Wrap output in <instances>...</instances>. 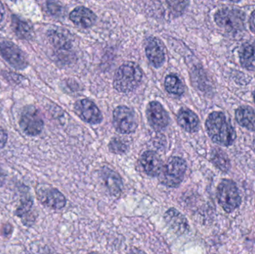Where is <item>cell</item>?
<instances>
[{
    "mask_svg": "<svg viewBox=\"0 0 255 254\" xmlns=\"http://www.w3.org/2000/svg\"><path fill=\"white\" fill-rule=\"evenodd\" d=\"M205 126L211 140L220 146H232L236 139L235 129L222 112L211 113L207 119Z\"/></svg>",
    "mask_w": 255,
    "mask_h": 254,
    "instance_id": "obj_1",
    "label": "cell"
},
{
    "mask_svg": "<svg viewBox=\"0 0 255 254\" xmlns=\"http://www.w3.org/2000/svg\"><path fill=\"white\" fill-rule=\"evenodd\" d=\"M142 79V72L136 63H124L115 73L114 86L120 92H131L136 89Z\"/></svg>",
    "mask_w": 255,
    "mask_h": 254,
    "instance_id": "obj_2",
    "label": "cell"
},
{
    "mask_svg": "<svg viewBox=\"0 0 255 254\" xmlns=\"http://www.w3.org/2000/svg\"><path fill=\"white\" fill-rule=\"evenodd\" d=\"M187 171V163L179 157H172L163 166L159 177L160 181L167 187L175 188L179 186L184 180Z\"/></svg>",
    "mask_w": 255,
    "mask_h": 254,
    "instance_id": "obj_3",
    "label": "cell"
},
{
    "mask_svg": "<svg viewBox=\"0 0 255 254\" xmlns=\"http://www.w3.org/2000/svg\"><path fill=\"white\" fill-rule=\"evenodd\" d=\"M217 197L219 204L226 213H232L241 206L239 189L233 180L223 179L217 187Z\"/></svg>",
    "mask_w": 255,
    "mask_h": 254,
    "instance_id": "obj_4",
    "label": "cell"
},
{
    "mask_svg": "<svg viewBox=\"0 0 255 254\" xmlns=\"http://www.w3.org/2000/svg\"><path fill=\"white\" fill-rule=\"evenodd\" d=\"M246 15L240 9L223 7L214 15L216 23L230 32H238L245 28Z\"/></svg>",
    "mask_w": 255,
    "mask_h": 254,
    "instance_id": "obj_5",
    "label": "cell"
},
{
    "mask_svg": "<svg viewBox=\"0 0 255 254\" xmlns=\"http://www.w3.org/2000/svg\"><path fill=\"white\" fill-rule=\"evenodd\" d=\"M113 125L116 131L121 134H131L137 128L136 113L130 107L119 106L114 110Z\"/></svg>",
    "mask_w": 255,
    "mask_h": 254,
    "instance_id": "obj_6",
    "label": "cell"
},
{
    "mask_svg": "<svg viewBox=\"0 0 255 254\" xmlns=\"http://www.w3.org/2000/svg\"><path fill=\"white\" fill-rule=\"evenodd\" d=\"M37 197L39 201L43 205L54 210H61L64 208L67 204L64 195L56 188L52 187L48 185H40L37 186Z\"/></svg>",
    "mask_w": 255,
    "mask_h": 254,
    "instance_id": "obj_7",
    "label": "cell"
},
{
    "mask_svg": "<svg viewBox=\"0 0 255 254\" xmlns=\"http://www.w3.org/2000/svg\"><path fill=\"white\" fill-rule=\"evenodd\" d=\"M0 53L2 58L16 70H22L28 67V61L23 52L12 42H1Z\"/></svg>",
    "mask_w": 255,
    "mask_h": 254,
    "instance_id": "obj_8",
    "label": "cell"
},
{
    "mask_svg": "<svg viewBox=\"0 0 255 254\" xmlns=\"http://www.w3.org/2000/svg\"><path fill=\"white\" fill-rule=\"evenodd\" d=\"M19 125L25 134L30 136H37L41 133L44 123L37 109L28 107L21 115Z\"/></svg>",
    "mask_w": 255,
    "mask_h": 254,
    "instance_id": "obj_9",
    "label": "cell"
},
{
    "mask_svg": "<svg viewBox=\"0 0 255 254\" xmlns=\"http://www.w3.org/2000/svg\"><path fill=\"white\" fill-rule=\"evenodd\" d=\"M74 110L82 120L91 125H97L103 121L101 111L91 100H79L75 104Z\"/></svg>",
    "mask_w": 255,
    "mask_h": 254,
    "instance_id": "obj_10",
    "label": "cell"
},
{
    "mask_svg": "<svg viewBox=\"0 0 255 254\" xmlns=\"http://www.w3.org/2000/svg\"><path fill=\"white\" fill-rule=\"evenodd\" d=\"M146 117L151 128L160 131L167 126L169 116L166 110L158 101H151L147 106Z\"/></svg>",
    "mask_w": 255,
    "mask_h": 254,
    "instance_id": "obj_11",
    "label": "cell"
},
{
    "mask_svg": "<svg viewBox=\"0 0 255 254\" xmlns=\"http://www.w3.org/2000/svg\"><path fill=\"white\" fill-rule=\"evenodd\" d=\"M145 54L148 61L155 68L161 67L164 63V47L162 42L157 37H150L147 39Z\"/></svg>",
    "mask_w": 255,
    "mask_h": 254,
    "instance_id": "obj_12",
    "label": "cell"
},
{
    "mask_svg": "<svg viewBox=\"0 0 255 254\" xmlns=\"http://www.w3.org/2000/svg\"><path fill=\"white\" fill-rule=\"evenodd\" d=\"M165 222L175 234L183 235L189 231L188 221L184 215L175 208H170L163 216Z\"/></svg>",
    "mask_w": 255,
    "mask_h": 254,
    "instance_id": "obj_13",
    "label": "cell"
},
{
    "mask_svg": "<svg viewBox=\"0 0 255 254\" xmlns=\"http://www.w3.org/2000/svg\"><path fill=\"white\" fill-rule=\"evenodd\" d=\"M141 166L147 175L157 177L161 173L163 168V161L156 152L147 151L140 157Z\"/></svg>",
    "mask_w": 255,
    "mask_h": 254,
    "instance_id": "obj_14",
    "label": "cell"
},
{
    "mask_svg": "<svg viewBox=\"0 0 255 254\" xmlns=\"http://www.w3.org/2000/svg\"><path fill=\"white\" fill-rule=\"evenodd\" d=\"M102 179L111 195L118 196L122 193L124 183L122 178L116 171L109 168H103L101 171Z\"/></svg>",
    "mask_w": 255,
    "mask_h": 254,
    "instance_id": "obj_15",
    "label": "cell"
},
{
    "mask_svg": "<svg viewBox=\"0 0 255 254\" xmlns=\"http://www.w3.org/2000/svg\"><path fill=\"white\" fill-rule=\"evenodd\" d=\"M70 19L78 26L90 28L95 24L97 16L91 9L84 6H79L70 13Z\"/></svg>",
    "mask_w": 255,
    "mask_h": 254,
    "instance_id": "obj_16",
    "label": "cell"
},
{
    "mask_svg": "<svg viewBox=\"0 0 255 254\" xmlns=\"http://www.w3.org/2000/svg\"><path fill=\"white\" fill-rule=\"evenodd\" d=\"M177 121L179 126L187 132H196L199 129V117L190 109L181 108L177 115Z\"/></svg>",
    "mask_w": 255,
    "mask_h": 254,
    "instance_id": "obj_17",
    "label": "cell"
},
{
    "mask_svg": "<svg viewBox=\"0 0 255 254\" xmlns=\"http://www.w3.org/2000/svg\"><path fill=\"white\" fill-rule=\"evenodd\" d=\"M32 207L33 200L30 197H25L21 200L20 205L16 210V216L22 219V222L25 226H31L35 221Z\"/></svg>",
    "mask_w": 255,
    "mask_h": 254,
    "instance_id": "obj_18",
    "label": "cell"
},
{
    "mask_svg": "<svg viewBox=\"0 0 255 254\" xmlns=\"http://www.w3.org/2000/svg\"><path fill=\"white\" fill-rule=\"evenodd\" d=\"M235 117L242 127L255 131V110L251 107H241L236 110Z\"/></svg>",
    "mask_w": 255,
    "mask_h": 254,
    "instance_id": "obj_19",
    "label": "cell"
},
{
    "mask_svg": "<svg viewBox=\"0 0 255 254\" xmlns=\"http://www.w3.org/2000/svg\"><path fill=\"white\" fill-rule=\"evenodd\" d=\"M240 60L244 68L255 71V42L243 46L240 52Z\"/></svg>",
    "mask_w": 255,
    "mask_h": 254,
    "instance_id": "obj_20",
    "label": "cell"
},
{
    "mask_svg": "<svg viewBox=\"0 0 255 254\" xmlns=\"http://www.w3.org/2000/svg\"><path fill=\"white\" fill-rule=\"evenodd\" d=\"M166 91L175 95H182L184 92V86L178 76L174 74H169L166 76L164 82Z\"/></svg>",
    "mask_w": 255,
    "mask_h": 254,
    "instance_id": "obj_21",
    "label": "cell"
},
{
    "mask_svg": "<svg viewBox=\"0 0 255 254\" xmlns=\"http://www.w3.org/2000/svg\"><path fill=\"white\" fill-rule=\"evenodd\" d=\"M211 161L214 165L222 171L227 172L231 168L230 161L227 155L219 149H214L211 152Z\"/></svg>",
    "mask_w": 255,
    "mask_h": 254,
    "instance_id": "obj_22",
    "label": "cell"
},
{
    "mask_svg": "<svg viewBox=\"0 0 255 254\" xmlns=\"http://www.w3.org/2000/svg\"><path fill=\"white\" fill-rule=\"evenodd\" d=\"M13 24L15 32L18 37L26 39L31 36L32 28L29 23L15 16L13 19Z\"/></svg>",
    "mask_w": 255,
    "mask_h": 254,
    "instance_id": "obj_23",
    "label": "cell"
},
{
    "mask_svg": "<svg viewBox=\"0 0 255 254\" xmlns=\"http://www.w3.org/2000/svg\"><path fill=\"white\" fill-rule=\"evenodd\" d=\"M49 37L55 46H59V47L68 46L69 39L63 31H56V30L51 31L49 32Z\"/></svg>",
    "mask_w": 255,
    "mask_h": 254,
    "instance_id": "obj_24",
    "label": "cell"
},
{
    "mask_svg": "<svg viewBox=\"0 0 255 254\" xmlns=\"http://www.w3.org/2000/svg\"><path fill=\"white\" fill-rule=\"evenodd\" d=\"M109 149L113 153L123 154L127 152V146L121 139L115 138L111 141Z\"/></svg>",
    "mask_w": 255,
    "mask_h": 254,
    "instance_id": "obj_25",
    "label": "cell"
},
{
    "mask_svg": "<svg viewBox=\"0 0 255 254\" xmlns=\"http://www.w3.org/2000/svg\"><path fill=\"white\" fill-rule=\"evenodd\" d=\"M48 8H49V11L53 14H56L57 13L60 11L61 10V6L57 2H54V1H48L47 2Z\"/></svg>",
    "mask_w": 255,
    "mask_h": 254,
    "instance_id": "obj_26",
    "label": "cell"
},
{
    "mask_svg": "<svg viewBox=\"0 0 255 254\" xmlns=\"http://www.w3.org/2000/svg\"><path fill=\"white\" fill-rule=\"evenodd\" d=\"M7 135L4 130L0 128V149H3L7 143Z\"/></svg>",
    "mask_w": 255,
    "mask_h": 254,
    "instance_id": "obj_27",
    "label": "cell"
},
{
    "mask_svg": "<svg viewBox=\"0 0 255 254\" xmlns=\"http://www.w3.org/2000/svg\"><path fill=\"white\" fill-rule=\"evenodd\" d=\"M250 27L252 31L255 33V10L252 13L250 19Z\"/></svg>",
    "mask_w": 255,
    "mask_h": 254,
    "instance_id": "obj_28",
    "label": "cell"
},
{
    "mask_svg": "<svg viewBox=\"0 0 255 254\" xmlns=\"http://www.w3.org/2000/svg\"><path fill=\"white\" fill-rule=\"evenodd\" d=\"M5 172H4V170L0 166V187L4 185V182H5Z\"/></svg>",
    "mask_w": 255,
    "mask_h": 254,
    "instance_id": "obj_29",
    "label": "cell"
},
{
    "mask_svg": "<svg viewBox=\"0 0 255 254\" xmlns=\"http://www.w3.org/2000/svg\"><path fill=\"white\" fill-rule=\"evenodd\" d=\"M4 6H3L2 3L0 1V22L3 20L4 16Z\"/></svg>",
    "mask_w": 255,
    "mask_h": 254,
    "instance_id": "obj_30",
    "label": "cell"
},
{
    "mask_svg": "<svg viewBox=\"0 0 255 254\" xmlns=\"http://www.w3.org/2000/svg\"><path fill=\"white\" fill-rule=\"evenodd\" d=\"M130 254H145L143 252H140V251L133 250L132 253Z\"/></svg>",
    "mask_w": 255,
    "mask_h": 254,
    "instance_id": "obj_31",
    "label": "cell"
},
{
    "mask_svg": "<svg viewBox=\"0 0 255 254\" xmlns=\"http://www.w3.org/2000/svg\"><path fill=\"white\" fill-rule=\"evenodd\" d=\"M253 98H254V101L255 102V91L254 92V93H253Z\"/></svg>",
    "mask_w": 255,
    "mask_h": 254,
    "instance_id": "obj_32",
    "label": "cell"
},
{
    "mask_svg": "<svg viewBox=\"0 0 255 254\" xmlns=\"http://www.w3.org/2000/svg\"><path fill=\"white\" fill-rule=\"evenodd\" d=\"M97 254V253H90V254Z\"/></svg>",
    "mask_w": 255,
    "mask_h": 254,
    "instance_id": "obj_33",
    "label": "cell"
}]
</instances>
